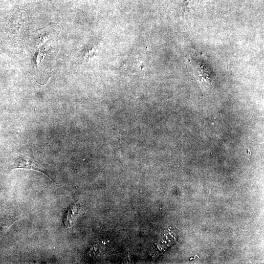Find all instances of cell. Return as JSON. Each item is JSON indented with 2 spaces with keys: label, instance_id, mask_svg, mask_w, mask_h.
Here are the masks:
<instances>
[{
  "label": "cell",
  "instance_id": "cell-2",
  "mask_svg": "<svg viewBox=\"0 0 264 264\" xmlns=\"http://www.w3.org/2000/svg\"><path fill=\"white\" fill-rule=\"evenodd\" d=\"M77 211V207L74 205H72L68 208L64 218V223L66 226L70 227L73 225L76 217Z\"/></svg>",
  "mask_w": 264,
  "mask_h": 264
},
{
  "label": "cell",
  "instance_id": "cell-3",
  "mask_svg": "<svg viewBox=\"0 0 264 264\" xmlns=\"http://www.w3.org/2000/svg\"><path fill=\"white\" fill-rule=\"evenodd\" d=\"M196 71L198 74L203 78L204 77V79H207V80L210 79V71L208 66L204 63L198 62L196 65Z\"/></svg>",
  "mask_w": 264,
  "mask_h": 264
},
{
  "label": "cell",
  "instance_id": "cell-1",
  "mask_svg": "<svg viewBox=\"0 0 264 264\" xmlns=\"http://www.w3.org/2000/svg\"><path fill=\"white\" fill-rule=\"evenodd\" d=\"M13 169H28L38 171L47 175L42 167L34 161L24 157H20L15 161L12 167Z\"/></svg>",
  "mask_w": 264,
  "mask_h": 264
}]
</instances>
